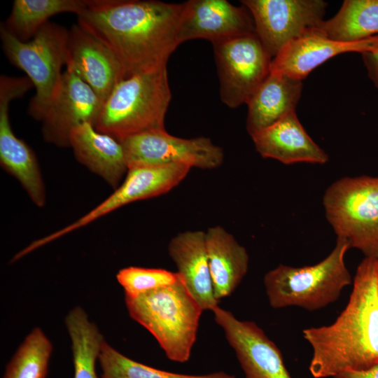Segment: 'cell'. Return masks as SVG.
<instances>
[{"label": "cell", "instance_id": "cell-1", "mask_svg": "<svg viewBox=\"0 0 378 378\" xmlns=\"http://www.w3.org/2000/svg\"><path fill=\"white\" fill-rule=\"evenodd\" d=\"M183 6L155 0H87L78 23L112 50L127 78L167 66L179 46Z\"/></svg>", "mask_w": 378, "mask_h": 378}, {"label": "cell", "instance_id": "cell-2", "mask_svg": "<svg viewBox=\"0 0 378 378\" xmlns=\"http://www.w3.org/2000/svg\"><path fill=\"white\" fill-rule=\"evenodd\" d=\"M312 349L309 371L315 378L363 371L378 363V259L357 267L349 302L330 325L302 331Z\"/></svg>", "mask_w": 378, "mask_h": 378}, {"label": "cell", "instance_id": "cell-3", "mask_svg": "<svg viewBox=\"0 0 378 378\" xmlns=\"http://www.w3.org/2000/svg\"><path fill=\"white\" fill-rule=\"evenodd\" d=\"M125 304L130 316L153 335L169 360H189L203 309L180 274L172 284L125 296Z\"/></svg>", "mask_w": 378, "mask_h": 378}, {"label": "cell", "instance_id": "cell-4", "mask_svg": "<svg viewBox=\"0 0 378 378\" xmlns=\"http://www.w3.org/2000/svg\"><path fill=\"white\" fill-rule=\"evenodd\" d=\"M171 99L167 66L132 75L118 83L104 100L94 127L118 141L165 129Z\"/></svg>", "mask_w": 378, "mask_h": 378}, {"label": "cell", "instance_id": "cell-5", "mask_svg": "<svg viewBox=\"0 0 378 378\" xmlns=\"http://www.w3.org/2000/svg\"><path fill=\"white\" fill-rule=\"evenodd\" d=\"M349 248L345 239L337 237L334 248L321 262L300 267L281 264L267 272L263 282L270 306L316 311L337 301L353 282L344 262Z\"/></svg>", "mask_w": 378, "mask_h": 378}, {"label": "cell", "instance_id": "cell-6", "mask_svg": "<svg viewBox=\"0 0 378 378\" xmlns=\"http://www.w3.org/2000/svg\"><path fill=\"white\" fill-rule=\"evenodd\" d=\"M69 30L48 21L28 41H21L1 24V48L8 60L22 70L36 89L28 113L41 121L58 89L66 65Z\"/></svg>", "mask_w": 378, "mask_h": 378}, {"label": "cell", "instance_id": "cell-7", "mask_svg": "<svg viewBox=\"0 0 378 378\" xmlns=\"http://www.w3.org/2000/svg\"><path fill=\"white\" fill-rule=\"evenodd\" d=\"M323 203L337 237L378 259V177L342 178L326 190Z\"/></svg>", "mask_w": 378, "mask_h": 378}, {"label": "cell", "instance_id": "cell-8", "mask_svg": "<svg viewBox=\"0 0 378 378\" xmlns=\"http://www.w3.org/2000/svg\"><path fill=\"white\" fill-rule=\"evenodd\" d=\"M212 45L221 101L230 108L246 104L270 74L272 58L255 33L234 36Z\"/></svg>", "mask_w": 378, "mask_h": 378}, {"label": "cell", "instance_id": "cell-9", "mask_svg": "<svg viewBox=\"0 0 378 378\" xmlns=\"http://www.w3.org/2000/svg\"><path fill=\"white\" fill-rule=\"evenodd\" d=\"M128 169L136 167L182 163L190 167L213 169L223 162L224 153L211 139H183L169 134L165 129L153 130L120 141Z\"/></svg>", "mask_w": 378, "mask_h": 378}, {"label": "cell", "instance_id": "cell-10", "mask_svg": "<svg viewBox=\"0 0 378 378\" xmlns=\"http://www.w3.org/2000/svg\"><path fill=\"white\" fill-rule=\"evenodd\" d=\"M191 168L182 163L136 167L127 173L114 192L88 213L69 225L27 246L29 252L83 227L130 203L165 194L178 186Z\"/></svg>", "mask_w": 378, "mask_h": 378}, {"label": "cell", "instance_id": "cell-11", "mask_svg": "<svg viewBox=\"0 0 378 378\" xmlns=\"http://www.w3.org/2000/svg\"><path fill=\"white\" fill-rule=\"evenodd\" d=\"M257 36L274 58L293 40L317 29L328 3L323 0H243Z\"/></svg>", "mask_w": 378, "mask_h": 378}, {"label": "cell", "instance_id": "cell-12", "mask_svg": "<svg viewBox=\"0 0 378 378\" xmlns=\"http://www.w3.org/2000/svg\"><path fill=\"white\" fill-rule=\"evenodd\" d=\"M32 88L27 76H0V164L19 181L34 204L43 207L46 190L38 160L32 149L15 135L9 118L10 102Z\"/></svg>", "mask_w": 378, "mask_h": 378}, {"label": "cell", "instance_id": "cell-13", "mask_svg": "<svg viewBox=\"0 0 378 378\" xmlns=\"http://www.w3.org/2000/svg\"><path fill=\"white\" fill-rule=\"evenodd\" d=\"M103 103L78 76L66 69L56 94L41 120L43 139L57 147H69L71 131L83 122L94 125Z\"/></svg>", "mask_w": 378, "mask_h": 378}, {"label": "cell", "instance_id": "cell-14", "mask_svg": "<svg viewBox=\"0 0 378 378\" xmlns=\"http://www.w3.org/2000/svg\"><path fill=\"white\" fill-rule=\"evenodd\" d=\"M212 312L235 352L245 378H291L280 350L255 323L239 320L219 306Z\"/></svg>", "mask_w": 378, "mask_h": 378}, {"label": "cell", "instance_id": "cell-15", "mask_svg": "<svg viewBox=\"0 0 378 378\" xmlns=\"http://www.w3.org/2000/svg\"><path fill=\"white\" fill-rule=\"evenodd\" d=\"M66 66L86 83L103 102L115 86L127 78L112 50L78 23L69 30Z\"/></svg>", "mask_w": 378, "mask_h": 378}, {"label": "cell", "instance_id": "cell-16", "mask_svg": "<svg viewBox=\"0 0 378 378\" xmlns=\"http://www.w3.org/2000/svg\"><path fill=\"white\" fill-rule=\"evenodd\" d=\"M178 43L203 38L211 43L255 33L253 20L243 6L226 0H190L183 3Z\"/></svg>", "mask_w": 378, "mask_h": 378}, {"label": "cell", "instance_id": "cell-17", "mask_svg": "<svg viewBox=\"0 0 378 378\" xmlns=\"http://www.w3.org/2000/svg\"><path fill=\"white\" fill-rule=\"evenodd\" d=\"M378 50V36L354 42L331 39L313 29L286 45L272 59L270 72L302 80L316 67L337 55Z\"/></svg>", "mask_w": 378, "mask_h": 378}, {"label": "cell", "instance_id": "cell-18", "mask_svg": "<svg viewBox=\"0 0 378 378\" xmlns=\"http://www.w3.org/2000/svg\"><path fill=\"white\" fill-rule=\"evenodd\" d=\"M251 136L256 150L264 158L285 164H325L328 160L327 153L307 133L295 111Z\"/></svg>", "mask_w": 378, "mask_h": 378}, {"label": "cell", "instance_id": "cell-19", "mask_svg": "<svg viewBox=\"0 0 378 378\" xmlns=\"http://www.w3.org/2000/svg\"><path fill=\"white\" fill-rule=\"evenodd\" d=\"M69 147L80 164L114 190L127 173L128 166L122 143L97 131L92 123L83 122L71 131Z\"/></svg>", "mask_w": 378, "mask_h": 378}, {"label": "cell", "instance_id": "cell-20", "mask_svg": "<svg viewBox=\"0 0 378 378\" xmlns=\"http://www.w3.org/2000/svg\"><path fill=\"white\" fill-rule=\"evenodd\" d=\"M168 252L188 290L204 310L218 306L210 274L206 233L202 230L177 234L169 241Z\"/></svg>", "mask_w": 378, "mask_h": 378}, {"label": "cell", "instance_id": "cell-21", "mask_svg": "<svg viewBox=\"0 0 378 378\" xmlns=\"http://www.w3.org/2000/svg\"><path fill=\"white\" fill-rule=\"evenodd\" d=\"M302 90V80L270 72L246 103L250 136L295 111Z\"/></svg>", "mask_w": 378, "mask_h": 378}, {"label": "cell", "instance_id": "cell-22", "mask_svg": "<svg viewBox=\"0 0 378 378\" xmlns=\"http://www.w3.org/2000/svg\"><path fill=\"white\" fill-rule=\"evenodd\" d=\"M206 250L216 298L230 296L239 285L248 268L246 248L221 226L207 229Z\"/></svg>", "mask_w": 378, "mask_h": 378}, {"label": "cell", "instance_id": "cell-23", "mask_svg": "<svg viewBox=\"0 0 378 378\" xmlns=\"http://www.w3.org/2000/svg\"><path fill=\"white\" fill-rule=\"evenodd\" d=\"M317 29L328 38L354 42L378 36V0H345Z\"/></svg>", "mask_w": 378, "mask_h": 378}, {"label": "cell", "instance_id": "cell-24", "mask_svg": "<svg viewBox=\"0 0 378 378\" xmlns=\"http://www.w3.org/2000/svg\"><path fill=\"white\" fill-rule=\"evenodd\" d=\"M86 7L81 0H15L10 13L1 24L21 41L31 40L49 18L62 13L76 15Z\"/></svg>", "mask_w": 378, "mask_h": 378}, {"label": "cell", "instance_id": "cell-25", "mask_svg": "<svg viewBox=\"0 0 378 378\" xmlns=\"http://www.w3.org/2000/svg\"><path fill=\"white\" fill-rule=\"evenodd\" d=\"M65 325L71 342L74 378H98L95 363L104 340L97 326L80 307L66 314Z\"/></svg>", "mask_w": 378, "mask_h": 378}, {"label": "cell", "instance_id": "cell-26", "mask_svg": "<svg viewBox=\"0 0 378 378\" xmlns=\"http://www.w3.org/2000/svg\"><path fill=\"white\" fill-rule=\"evenodd\" d=\"M52 350L43 330L34 328L14 354L3 378H45Z\"/></svg>", "mask_w": 378, "mask_h": 378}, {"label": "cell", "instance_id": "cell-27", "mask_svg": "<svg viewBox=\"0 0 378 378\" xmlns=\"http://www.w3.org/2000/svg\"><path fill=\"white\" fill-rule=\"evenodd\" d=\"M102 378H235L224 372L190 375L158 370L136 362L104 342L99 356Z\"/></svg>", "mask_w": 378, "mask_h": 378}, {"label": "cell", "instance_id": "cell-28", "mask_svg": "<svg viewBox=\"0 0 378 378\" xmlns=\"http://www.w3.org/2000/svg\"><path fill=\"white\" fill-rule=\"evenodd\" d=\"M179 274L164 269L127 267L119 270L116 279L125 296L134 297L175 283Z\"/></svg>", "mask_w": 378, "mask_h": 378}, {"label": "cell", "instance_id": "cell-29", "mask_svg": "<svg viewBox=\"0 0 378 378\" xmlns=\"http://www.w3.org/2000/svg\"><path fill=\"white\" fill-rule=\"evenodd\" d=\"M361 56L368 77L378 89V50L363 52Z\"/></svg>", "mask_w": 378, "mask_h": 378}, {"label": "cell", "instance_id": "cell-30", "mask_svg": "<svg viewBox=\"0 0 378 378\" xmlns=\"http://www.w3.org/2000/svg\"><path fill=\"white\" fill-rule=\"evenodd\" d=\"M333 378H378V363L363 371H347Z\"/></svg>", "mask_w": 378, "mask_h": 378}]
</instances>
